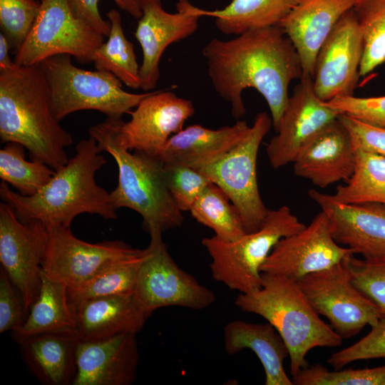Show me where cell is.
<instances>
[{
	"instance_id": "cell-16",
	"label": "cell",
	"mask_w": 385,
	"mask_h": 385,
	"mask_svg": "<svg viewBox=\"0 0 385 385\" xmlns=\"http://www.w3.org/2000/svg\"><path fill=\"white\" fill-rule=\"evenodd\" d=\"M363 50L362 34L351 9L337 21L317 53L313 86L320 100L354 96Z\"/></svg>"
},
{
	"instance_id": "cell-17",
	"label": "cell",
	"mask_w": 385,
	"mask_h": 385,
	"mask_svg": "<svg viewBox=\"0 0 385 385\" xmlns=\"http://www.w3.org/2000/svg\"><path fill=\"white\" fill-rule=\"evenodd\" d=\"M195 112L190 100L169 91H153L122 119L117 128L119 142L129 150L159 158L169 139L183 128Z\"/></svg>"
},
{
	"instance_id": "cell-40",
	"label": "cell",
	"mask_w": 385,
	"mask_h": 385,
	"mask_svg": "<svg viewBox=\"0 0 385 385\" xmlns=\"http://www.w3.org/2000/svg\"><path fill=\"white\" fill-rule=\"evenodd\" d=\"M326 103L340 114L370 125L385 127V96L369 98L354 96L337 97Z\"/></svg>"
},
{
	"instance_id": "cell-29",
	"label": "cell",
	"mask_w": 385,
	"mask_h": 385,
	"mask_svg": "<svg viewBox=\"0 0 385 385\" xmlns=\"http://www.w3.org/2000/svg\"><path fill=\"white\" fill-rule=\"evenodd\" d=\"M111 31L106 42L95 51L93 62L98 71L115 75L126 86L140 88V66L138 63L133 43L124 34L121 16L115 9L107 13Z\"/></svg>"
},
{
	"instance_id": "cell-22",
	"label": "cell",
	"mask_w": 385,
	"mask_h": 385,
	"mask_svg": "<svg viewBox=\"0 0 385 385\" xmlns=\"http://www.w3.org/2000/svg\"><path fill=\"white\" fill-rule=\"evenodd\" d=\"M355 160L350 135L337 119L299 154L293 168L296 176L325 188L346 181L354 172Z\"/></svg>"
},
{
	"instance_id": "cell-7",
	"label": "cell",
	"mask_w": 385,
	"mask_h": 385,
	"mask_svg": "<svg viewBox=\"0 0 385 385\" xmlns=\"http://www.w3.org/2000/svg\"><path fill=\"white\" fill-rule=\"evenodd\" d=\"M305 226L289 207L282 205L268 209L260 229L235 241H223L215 235L202 239V245L211 258L212 277L240 293L256 291L261 286V267L274 245Z\"/></svg>"
},
{
	"instance_id": "cell-33",
	"label": "cell",
	"mask_w": 385,
	"mask_h": 385,
	"mask_svg": "<svg viewBox=\"0 0 385 385\" xmlns=\"http://www.w3.org/2000/svg\"><path fill=\"white\" fill-rule=\"evenodd\" d=\"M352 9L363 36L361 77L385 63V0H355Z\"/></svg>"
},
{
	"instance_id": "cell-34",
	"label": "cell",
	"mask_w": 385,
	"mask_h": 385,
	"mask_svg": "<svg viewBox=\"0 0 385 385\" xmlns=\"http://www.w3.org/2000/svg\"><path fill=\"white\" fill-rule=\"evenodd\" d=\"M143 261L111 266L79 284L68 288V296L71 305L75 307L93 299L134 294L138 268Z\"/></svg>"
},
{
	"instance_id": "cell-31",
	"label": "cell",
	"mask_w": 385,
	"mask_h": 385,
	"mask_svg": "<svg viewBox=\"0 0 385 385\" xmlns=\"http://www.w3.org/2000/svg\"><path fill=\"white\" fill-rule=\"evenodd\" d=\"M192 217L210 228L223 241H235L246 232L241 217L227 195L210 183L191 207Z\"/></svg>"
},
{
	"instance_id": "cell-12",
	"label": "cell",
	"mask_w": 385,
	"mask_h": 385,
	"mask_svg": "<svg viewBox=\"0 0 385 385\" xmlns=\"http://www.w3.org/2000/svg\"><path fill=\"white\" fill-rule=\"evenodd\" d=\"M343 260L296 281L315 311L325 317L344 339L383 317L377 307L354 285Z\"/></svg>"
},
{
	"instance_id": "cell-11",
	"label": "cell",
	"mask_w": 385,
	"mask_h": 385,
	"mask_svg": "<svg viewBox=\"0 0 385 385\" xmlns=\"http://www.w3.org/2000/svg\"><path fill=\"white\" fill-rule=\"evenodd\" d=\"M160 231L150 232L148 257L140 265L135 294L150 314L160 308L203 309L215 302L212 290L181 269L170 255Z\"/></svg>"
},
{
	"instance_id": "cell-3",
	"label": "cell",
	"mask_w": 385,
	"mask_h": 385,
	"mask_svg": "<svg viewBox=\"0 0 385 385\" xmlns=\"http://www.w3.org/2000/svg\"><path fill=\"white\" fill-rule=\"evenodd\" d=\"M0 139L22 145L31 159L58 170L68 160L72 135L54 116L39 64L0 72Z\"/></svg>"
},
{
	"instance_id": "cell-44",
	"label": "cell",
	"mask_w": 385,
	"mask_h": 385,
	"mask_svg": "<svg viewBox=\"0 0 385 385\" xmlns=\"http://www.w3.org/2000/svg\"><path fill=\"white\" fill-rule=\"evenodd\" d=\"M11 46L4 34L0 33V72L11 70L17 66V63L12 61L9 51Z\"/></svg>"
},
{
	"instance_id": "cell-41",
	"label": "cell",
	"mask_w": 385,
	"mask_h": 385,
	"mask_svg": "<svg viewBox=\"0 0 385 385\" xmlns=\"http://www.w3.org/2000/svg\"><path fill=\"white\" fill-rule=\"evenodd\" d=\"M29 312L23 298L5 270H0V333L18 332L24 324Z\"/></svg>"
},
{
	"instance_id": "cell-21",
	"label": "cell",
	"mask_w": 385,
	"mask_h": 385,
	"mask_svg": "<svg viewBox=\"0 0 385 385\" xmlns=\"http://www.w3.org/2000/svg\"><path fill=\"white\" fill-rule=\"evenodd\" d=\"M355 0H297L277 25L289 37L301 59L303 74L314 76L317 53L342 15Z\"/></svg>"
},
{
	"instance_id": "cell-36",
	"label": "cell",
	"mask_w": 385,
	"mask_h": 385,
	"mask_svg": "<svg viewBox=\"0 0 385 385\" xmlns=\"http://www.w3.org/2000/svg\"><path fill=\"white\" fill-rule=\"evenodd\" d=\"M343 261L354 285L377 307L385 318V256L358 259L351 255Z\"/></svg>"
},
{
	"instance_id": "cell-2",
	"label": "cell",
	"mask_w": 385,
	"mask_h": 385,
	"mask_svg": "<svg viewBox=\"0 0 385 385\" xmlns=\"http://www.w3.org/2000/svg\"><path fill=\"white\" fill-rule=\"evenodd\" d=\"M96 140L89 135L79 141L75 155L56 170L49 182L31 196L13 191L4 181L0 197L24 221H38L46 226L71 227L73 219L83 213L98 215L106 220L117 218L110 193L98 185L96 173L107 163Z\"/></svg>"
},
{
	"instance_id": "cell-24",
	"label": "cell",
	"mask_w": 385,
	"mask_h": 385,
	"mask_svg": "<svg viewBox=\"0 0 385 385\" xmlns=\"http://www.w3.org/2000/svg\"><path fill=\"white\" fill-rule=\"evenodd\" d=\"M246 121L210 129L199 124L190 125L174 134L159 158L164 163L183 165L198 170L227 153L250 129Z\"/></svg>"
},
{
	"instance_id": "cell-10",
	"label": "cell",
	"mask_w": 385,
	"mask_h": 385,
	"mask_svg": "<svg viewBox=\"0 0 385 385\" xmlns=\"http://www.w3.org/2000/svg\"><path fill=\"white\" fill-rule=\"evenodd\" d=\"M104 37L73 14L68 0H43L14 61L30 66L53 56L68 54L81 63H91Z\"/></svg>"
},
{
	"instance_id": "cell-15",
	"label": "cell",
	"mask_w": 385,
	"mask_h": 385,
	"mask_svg": "<svg viewBox=\"0 0 385 385\" xmlns=\"http://www.w3.org/2000/svg\"><path fill=\"white\" fill-rule=\"evenodd\" d=\"M353 252L334 239L329 220L320 211L300 231L281 238L261 267V272L279 274L294 280L330 267Z\"/></svg>"
},
{
	"instance_id": "cell-45",
	"label": "cell",
	"mask_w": 385,
	"mask_h": 385,
	"mask_svg": "<svg viewBox=\"0 0 385 385\" xmlns=\"http://www.w3.org/2000/svg\"><path fill=\"white\" fill-rule=\"evenodd\" d=\"M38 1H42L43 0H38Z\"/></svg>"
},
{
	"instance_id": "cell-19",
	"label": "cell",
	"mask_w": 385,
	"mask_h": 385,
	"mask_svg": "<svg viewBox=\"0 0 385 385\" xmlns=\"http://www.w3.org/2000/svg\"><path fill=\"white\" fill-rule=\"evenodd\" d=\"M308 195L327 215L339 245L364 258L385 256V204H344L314 189Z\"/></svg>"
},
{
	"instance_id": "cell-38",
	"label": "cell",
	"mask_w": 385,
	"mask_h": 385,
	"mask_svg": "<svg viewBox=\"0 0 385 385\" xmlns=\"http://www.w3.org/2000/svg\"><path fill=\"white\" fill-rule=\"evenodd\" d=\"M168 190L178 208L190 211L195 201L212 182L200 171L183 165L164 163Z\"/></svg>"
},
{
	"instance_id": "cell-23",
	"label": "cell",
	"mask_w": 385,
	"mask_h": 385,
	"mask_svg": "<svg viewBox=\"0 0 385 385\" xmlns=\"http://www.w3.org/2000/svg\"><path fill=\"white\" fill-rule=\"evenodd\" d=\"M73 334L79 341H96L123 333L137 334L151 315L135 293L85 301L75 307Z\"/></svg>"
},
{
	"instance_id": "cell-9",
	"label": "cell",
	"mask_w": 385,
	"mask_h": 385,
	"mask_svg": "<svg viewBox=\"0 0 385 385\" xmlns=\"http://www.w3.org/2000/svg\"><path fill=\"white\" fill-rule=\"evenodd\" d=\"M46 227L42 272L68 288L111 266L142 262L150 254L148 247L143 250L134 248L120 240L90 243L75 237L71 227Z\"/></svg>"
},
{
	"instance_id": "cell-28",
	"label": "cell",
	"mask_w": 385,
	"mask_h": 385,
	"mask_svg": "<svg viewBox=\"0 0 385 385\" xmlns=\"http://www.w3.org/2000/svg\"><path fill=\"white\" fill-rule=\"evenodd\" d=\"M297 0H232L221 9L197 7L201 16L215 18L217 29L227 35L277 26L289 14Z\"/></svg>"
},
{
	"instance_id": "cell-42",
	"label": "cell",
	"mask_w": 385,
	"mask_h": 385,
	"mask_svg": "<svg viewBox=\"0 0 385 385\" xmlns=\"http://www.w3.org/2000/svg\"><path fill=\"white\" fill-rule=\"evenodd\" d=\"M73 14L95 31L104 36H108L111 31L109 21L101 16L98 3L100 0H68ZM117 6L133 17L139 19L142 11L139 0H113Z\"/></svg>"
},
{
	"instance_id": "cell-20",
	"label": "cell",
	"mask_w": 385,
	"mask_h": 385,
	"mask_svg": "<svg viewBox=\"0 0 385 385\" xmlns=\"http://www.w3.org/2000/svg\"><path fill=\"white\" fill-rule=\"evenodd\" d=\"M139 361L136 334L79 341L72 385H130L136 378Z\"/></svg>"
},
{
	"instance_id": "cell-26",
	"label": "cell",
	"mask_w": 385,
	"mask_h": 385,
	"mask_svg": "<svg viewBox=\"0 0 385 385\" xmlns=\"http://www.w3.org/2000/svg\"><path fill=\"white\" fill-rule=\"evenodd\" d=\"M223 339L228 354L234 355L245 349L255 354L265 370V385H293L284 368V361L289 356L287 347L270 323L231 321L224 327Z\"/></svg>"
},
{
	"instance_id": "cell-35",
	"label": "cell",
	"mask_w": 385,
	"mask_h": 385,
	"mask_svg": "<svg viewBox=\"0 0 385 385\" xmlns=\"http://www.w3.org/2000/svg\"><path fill=\"white\" fill-rule=\"evenodd\" d=\"M292 380L294 385H385V365L331 371L321 364H308Z\"/></svg>"
},
{
	"instance_id": "cell-14",
	"label": "cell",
	"mask_w": 385,
	"mask_h": 385,
	"mask_svg": "<svg viewBox=\"0 0 385 385\" xmlns=\"http://www.w3.org/2000/svg\"><path fill=\"white\" fill-rule=\"evenodd\" d=\"M339 115L337 110L317 96L312 76L303 74L289 98L276 131L277 134L266 148L272 167L279 168L293 163Z\"/></svg>"
},
{
	"instance_id": "cell-13",
	"label": "cell",
	"mask_w": 385,
	"mask_h": 385,
	"mask_svg": "<svg viewBox=\"0 0 385 385\" xmlns=\"http://www.w3.org/2000/svg\"><path fill=\"white\" fill-rule=\"evenodd\" d=\"M46 240L45 225L24 221L10 205L0 203V262L28 312L40 291Z\"/></svg>"
},
{
	"instance_id": "cell-8",
	"label": "cell",
	"mask_w": 385,
	"mask_h": 385,
	"mask_svg": "<svg viewBox=\"0 0 385 385\" xmlns=\"http://www.w3.org/2000/svg\"><path fill=\"white\" fill-rule=\"evenodd\" d=\"M272 126L271 116L258 113L238 143L216 162L197 170L227 195L247 233L260 229L268 212L258 188L257 160L260 144Z\"/></svg>"
},
{
	"instance_id": "cell-18",
	"label": "cell",
	"mask_w": 385,
	"mask_h": 385,
	"mask_svg": "<svg viewBox=\"0 0 385 385\" xmlns=\"http://www.w3.org/2000/svg\"><path fill=\"white\" fill-rule=\"evenodd\" d=\"M139 5L142 16L134 36L143 51L140 88L149 92L159 81L160 61L167 47L195 33L201 16L189 0H179L175 13L166 11L161 0H139Z\"/></svg>"
},
{
	"instance_id": "cell-5",
	"label": "cell",
	"mask_w": 385,
	"mask_h": 385,
	"mask_svg": "<svg viewBox=\"0 0 385 385\" xmlns=\"http://www.w3.org/2000/svg\"><path fill=\"white\" fill-rule=\"evenodd\" d=\"M235 304L243 312L265 319L284 340L292 376L308 365L306 356L317 347H337L343 339L319 317L297 282L262 272L260 287L240 293Z\"/></svg>"
},
{
	"instance_id": "cell-30",
	"label": "cell",
	"mask_w": 385,
	"mask_h": 385,
	"mask_svg": "<svg viewBox=\"0 0 385 385\" xmlns=\"http://www.w3.org/2000/svg\"><path fill=\"white\" fill-rule=\"evenodd\" d=\"M332 196L344 204H385V157L356 150L353 173L345 184L337 186Z\"/></svg>"
},
{
	"instance_id": "cell-43",
	"label": "cell",
	"mask_w": 385,
	"mask_h": 385,
	"mask_svg": "<svg viewBox=\"0 0 385 385\" xmlns=\"http://www.w3.org/2000/svg\"><path fill=\"white\" fill-rule=\"evenodd\" d=\"M338 120L348 130L355 150L385 157V127L370 125L344 114H340Z\"/></svg>"
},
{
	"instance_id": "cell-37",
	"label": "cell",
	"mask_w": 385,
	"mask_h": 385,
	"mask_svg": "<svg viewBox=\"0 0 385 385\" xmlns=\"http://www.w3.org/2000/svg\"><path fill=\"white\" fill-rule=\"evenodd\" d=\"M41 7L38 0H0V27L15 53L29 36Z\"/></svg>"
},
{
	"instance_id": "cell-25",
	"label": "cell",
	"mask_w": 385,
	"mask_h": 385,
	"mask_svg": "<svg viewBox=\"0 0 385 385\" xmlns=\"http://www.w3.org/2000/svg\"><path fill=\"white\" fill-rule=\"evenodd\" d=\"M79 340L73 333H43L18 342L32 374L46 385H72Z\"/></svg>"
},
{
	"instance_id": "cell-32",
	"label": "cell",
	"mask_w": 385,
	"mask_h": 385,
	"mask_svg": "<svg viewBox=\"0 0 385 385\" xmlns=\"http://www.w3.org/2000/svg\"><path fill=\"white\" fill-rule=\"evenodd\" d=\"M24 149L9 142L0 150V178L21 195L31 196L49 182L55 170L40 160H27Z\"/></svg>"
},
{
	"instance_id": "cell-6",
	"label": "cell",
	"mask_w": 385,
	"mask_h": 385,
	"mask_svg": "<svg viewBox=\"0 0 385 385\" xmlns=\"http://www.w3.org/2000/svg\"><path fill=\"white\" fill-rule=\"evenodd\" d=\"M39 66L49 88L53 113L59 121L83 110H94L107 118H121L150 93L127 92L113 73L78 68L68 54L48 57Z\"/></svg>"
},
{
	"instance_id": "cell-27",
	"label": "cell",
	"mask_w": 385,
	"mask_h": 385,
	"mask_svg": "<svg viewBox=\"0 0 385 385\" xmlns=\"http://www.w3.org/2000/svg\"><path fill=\"white\" fill-rule=\"evenodd\" d=\"M75 327L76 312L68 299V287L42 272L38 295L23 327L13 333L14 339L19 342L43 333H73Z\"/></svg>"
},
{
	"instance_id": "cell-1",
	"label": "cell",
	"mask_w": 385,
	"mask_h": 385,
	"mask_svg": "<svg viewBox=\"0 0 385 385\" xmlns=\"http://www.w3.org/2000/svg\"><path fill=\"white\" fill-rule=\"evenodd\" d=\"M215 92L229 103L232 115L246 114L242 97L257 90L266 101L277 131L289 100L288 88L303 75L299 53L279 26L250 31L229 40L211 39L202 48Z\"/></svg>"
},
{
	"instance_id": "cell-39",
	"label": "cell",
	"mask_w": 385,
	"mask_h": 385,
	"mask_svg": "<svg viewBox=\"0 0 385 385\" xmlns=\"http://www.w3.org/2000/svg\"><path fill=\"white\" fill-rule=\"evenodd\" d=\"M385 358V318L371 325L370 332L354 344L332 354L327 363L334 369L359 360Z\"/></svg>"
},
{
	"instance_id": "cell-4",
	"label": "cell",
	"mask_w": 385,
	"mask_h": 385,
	"mask_svg": "<svg viewBox=\"0 0 385 385\" xmlns=\"http://www.w3.org/2000/svg\"><path fill=\"white\" fill-rule=\"evenodd\" d=\"M120 120L107 118L88 130L101 150L110 154L118 167V184L109 192L112 206L137 212L148 233L180 227L184 217L167 186L163 163L140 151L130 153L121 145L117 135Z\"/></svg>"
}]
</instances>
